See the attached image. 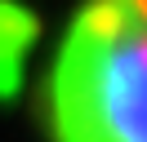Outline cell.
<instances>
[{"label":"cell","mask_w":147,"mask_h":142,"mask_svg":"<svg viewBox=\"0 0 147 142\" xmlns=\"http://www.w3.org/2000/svg\"><path fill=\"white\" fill-rule=\"evenodd\" d=\"M49 142H147V0H85L45 89Z\"/></svg>","instance_id":"obj_1"}]
</instances>
